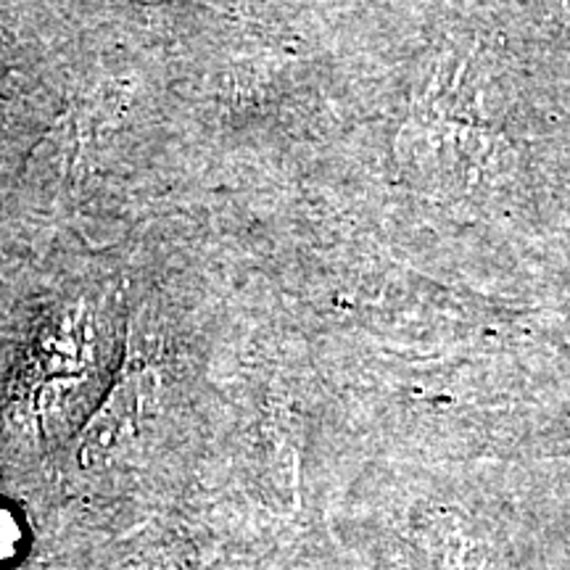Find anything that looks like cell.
I'll use <instances>...</instances> for the list:
<instances>
[{
  "label": "cell",
  "instance_id": "obj_1",
  "mask_svg": "<svg viewBox=\"0 0 570 570\" xmlns=\"http://www.w3.org/2000/svg\"><path fill=\"white\" fill-rule=\"evenodd\" d=\"M127 352L130 354H127L117 383H114L106 402L96 410V415L90 417V423L82 428L80 439H77V462H80V468L98 465L125 439L132 436L135 428L140 425L142 412H146V404L151 402L156 386H159V375L138 354L132 341Z\"/></svg>",
  "mask_w": 570,
  "mask_h": 570
},
{
  "label": "cell",
  "instance_id": "obj_2",
  "mask_svg": "<svg viewBox=\"0 0 570 570\" xmlns=\"http://www.w3.org/2000/svg\"><path fill=\"white\" fill-rule=\"evenodd\" d=\"M17 541H19V531L13 518L6 510H0V562L9 560L13 552H17Z\"/></svg>",
  "mask_w": 570,
  "mask_h": 570
}]
</instances>
